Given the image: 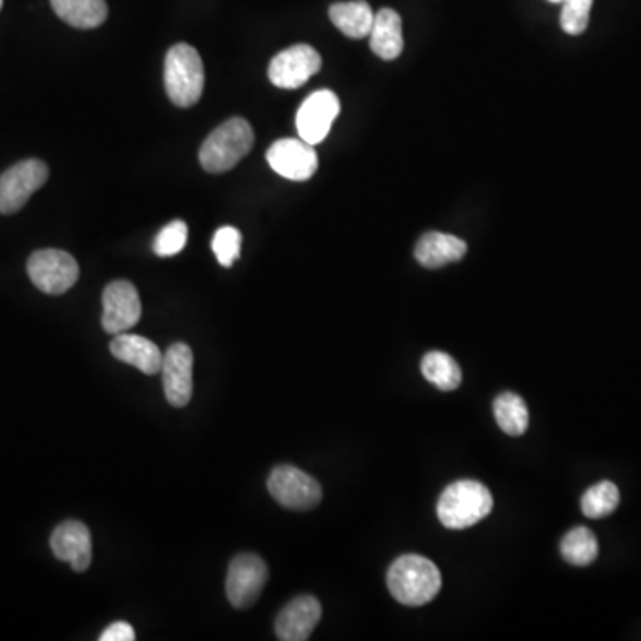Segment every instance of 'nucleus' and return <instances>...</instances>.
I'll return each mask as SVG.
<instances>
[{
    "label": "nucleus",
    "instance_id": "f257e3e1",
    "mask_svg": "<svg viewBox=\"0 0 641 641\" xmlns=\"http://www.w3.org/2000/svg\"><path fill=\"white\" fill-rule=\"evenodd\" d=\"M387 586L392 597L403 606H425L442 589L439 567L419 555H405L395 559L387 572Z\"/></svg>",
    "mask_w": 641,
    "mask_h": 641
},
{
    "label": "nucleus",
    "instance_id": "f03ea898",
    "mask_svg": "<svg viewBox=\"0 0 641 641\" xmlns=\"http://www.w3.org/2000/svg\"><path fill=\"white\" fill-rule=\"evenodd\" d=\"M494 497L483 483L460 479L446 488L437 505V515L448 530H467L490 515Z\"/></svg>",
    "mask_w": 641,
    "mask_h": 641
},
{
    "label": "nucleus",
    "instance_id": "7ed1b4c3",
    "mask_svg": "<svg viewBox=\"0 0 641 641\" xmlns=\"http://www.w3.org/2000/svg\"><path fill=\"white\" fill-rule=\"evenodd\" d=\"M256 134L245 118H230L214 129L200 149V163L209 174H225L250 154Z\"/></svg>",
    "mask_w": 641,
    "mask_h": 641
},
{
    "label": "nucleus",
    "instance_id": "20e7f679",
    "mask_svg": "<svg viewBox=\"0 0 641 641\" xmlns=\"http://www.w3.org/2000/svg\"><path fill=\"white\" fill-rule=\"evenodd\" d=\"M205 86L202 58L194 47L179 44L166 54L165 87L177 107H191L202 98Z\"/></svg>",
    "mask_w": 641,
    "mask_h": 641
},
{
    "label": "nucleus",
    "instance_id": "39448f33",
    "mask_svg": "<svg viewBox=\"0 0 641 641\" xmlns=\"http://www.w3.org/2000/svg\"><path fill=\"white\" fill-rule=\"evenodd\" d=\"M31 282L45 295H64L78 284L79 264L70 253L56 248L34 251L27 261Z\"/></svg>",
    "mask_w": 641,
    "mask_h": 641
},
{
    "label": "nucleus",
    "instance_id": "423d86ee",
    "mask_svg": "<svg viewBox=\"0 0 641 641\" xmlns=\"http://www.w3.org/2000/svg\"><path fill=\"white\" fill-rule=\"evenodd\" d=\"M268 490L278 505L289 510H312L323 499V488L295 465H278L268 477Z\"/></svg>",
    "mask_w": 641,
    "mask_h": 641
},
{
    "label": "nucleus",
    "instance_id": "0eeeda50",
    "mask_svg": "<svg viewBox=\"0 0 641 641\" xmlns=\"http://www.w3.org/2000/svg\"><path fill=\"white\" fill-rule=\"evenodd\" d=\"M49 179L44 161L27 159L0 175V214H15Z\"/></svg>",
    "mask_w": 641,
    "mask_h": 641
},
{
    "label": "nucleus",
    "instance_id": "6e6552de",
    "mask_svg": "<svg viewBox=\"0 0 641 641\" xmlns=\"http://www.w3.org/2000/svg\"><path fill=\"white\" fill-rule=\"evenodd\" d=\"M270 579V570L261 556L239 555L232 559L228 567L225 590L232 606L237 609L250 608Z\"/></svg>",
    "mask_w": 641,
    "mask_h": 641
},
{
    "label": "nucleus",
    "instance_id": "1a4fd4ad",
    "mask_svg": "<svg viewBox=\"0 0 641 641\" xmlns=\"http://www.w3.org/2000/svg\"><path fill=\"white\" fill-rule=\"evenodd\" d=\"M102 305H104L102 327L111 335L134 329L143 313L138 289L127 280H116L107 285L102 295Z\"/></svg>",
    "mask_w": 641,
    "mask_h": 641
},
{
    "label": "nucleus",
    "instance_id": "9d476101",
    "mask_svg": "<svg viewBox=\"0 0 641 641\" xmlns=\"http://www.w3.org/2000/svg\"><path fill=\"white\" fill-rule=\"evenodd\" d=\"M321 56L310 45H293L271 59V83L282 90H298L321 70Z\"/></svg>",
    "mask_w": 641,
    "mask_h": 641
},
{
    "label": "nucleus",
    "instance_id": "9b49d317",
    "mask_svg": "<svg viewBox=\"0 0 641 641\" xmlns=\"http://www.w3.org/2000/svg\"><path fill=\"white\" fill-rule=\"evenodd\" d=\"M341 112V102L330 90L312 93L301 104L296 115V129L301 140L309 145H319L330 134L333 121Z\"/></svg>",
    "mask_w": 641,
    "mask_h": 641
},
{
    "label": "nucleus",
    "instance_id": "f8f14e48",
    "mask_svg": "<svg viewBox=\"0 0 641 641\" xmlns=\"http://www.w3.org/2000/svg\"><path fill=\"white\" fill-rule=\"evenodd\" d=\"M268 163L284 179L305 182L318 171V152L301 140H278L268 150Z\"/></svg>",
    "mask_w": 641,
    "mask_h": 641
},
{
    "label": "nucleus",
    "instance_id": "ddd939ff",
    "mask_svg": "<svg viewBox=\"0 0 641 641\" xmlns=\"http://www.w3.org/2000/svg\"><path fill=\"white\" fill-rule=\"evenodd\" d=\"M163 385L169 405H188L193 395V352L188 344L177 343L168 347L163 357Z\"/></svg>",
    "mask_w": 641,
    "mask_h": 641
},
{
    "label": "nucleus",
    "instance_id": "4468645a",
    "mask_svg": "<svg viewBox=\"0 0 641 641\" xmlns=\"http://www.w3.org/2000/svg\"><path fill=\"white\" fill-rule=\"evenodd\" d=\"M50 549L56 558L72 565L75 572H86L92 565V535L83 522L64 521L59 524L50 536Z\"/></svg>",
    "mask_w": 641,
    "mask_h": 641
},
{
    "label": "nucleus",
    "instance_id": "2eb2a0df",
    "mask_svg": "<svg viewBox=\"0 0 641 641\" xmlns=\"http://www.w3.org/2000/svg\"><path fill=\"white\" fill-rule=\"evenodd\" d=\"M321 615H323L321 603L312 595H299L293 598L276 617V638L282 641L309 640L321 620Z\"/></svg>",
    "mask_w": 641,
    "mask_h": 641
},
{
    "label": "nucleus",
    "instance_id": "dca6fc26",
    "mask_svg": "<svg viewBox=\"0 0 641 641\" xmlns=\"http://www.w3.org/2000/svg\"><path fill=\"white\" fill-rule=\"evenodd\" d=\"M109 349H111L112 357L118 358L120 363L129 364L149 377H154L163 369L165 353L161 352L157 344L152 343L143 335L118 333L109 344Z\"/></svg>",
    "mask_w": 641,
    "mask_h": 641
},
{
    "label": "nucleus",
    "instance_id": "f3484780",
    "mask_svg": "<svg viewBox=\"0 0 641 641\" xmlns=\"http://www.w3.org/2000/svg\"><path fill=\"white\" fill-rule=\"evenodd\" d=\"M465 253H467V242L442 232H428L420 237L415 247V259L428 270H439L444 265L462 261Z\"/></svg>",
    "mask_w": 641,
    "mask_h": 641
},
{
    "label": "nucleus",
    "instance_id": "a211bd4d",
    "mask_svg": "<svg viewBox=\"0 0 641 641\" xmlns=\"http://www.w3.org/2000/svg\"><path fill=\"white\" fill-rule=\"evenodd\" d=\"M369 38H371V50L377 54L378 58L385 59V61L400 58L403 45H405L401 16L391 8L378 11Z\"/></svg>",
    "mask_w": 641,
    "mask_h": 641
},
{
    "label": "nucleus",
    "instance_id": "6ab92c4d",
    "mask_svg": "<svg viewBox=\"0 0 641 641\" xmlns=\"http://www.w3.org/2000/svg\"><path fill=\"white\" fill-rule=\"evenodd\" d=\"M330 20L347 38H366L371 34L375 13L366 0L337 2L330 8Z\"/></svg>",
    "mask_w": 641,
    "mask_h": 641
},
{
    "label": "nucleus",
    "instance_id": "aec40b11",
    "mask_svg": "<svg viewBox=\"0 0 641 641\" xmlns=\"http://www.w3.org/2000/svg\"><path fill=\"white\" fill-rule=\"evenodd\" d=\"M59 19L78 29H95L107 19L106 0H50Z\"/></svg>",
    "mask_w": 641,
    "mask_h": 641
},
{
    "label": "nucleus",
    "instance_id": "412c9836",
    "mask_svg": "<svg viewBox=\"0 0 641 641\" xmlns=\"http://www.w3.org/2000/svg\"><path fill=\"white\" fill-rule=\"evenodd\" d=\"M494 415L499 428L510 437H521L530 428V411H527L526 401L515 392H502L497 395L494 400Z\"/></svg>",
    "mask_w": 641,
    "mask_h": 641
},
{
    "label": "nucleus",
    "instance_id": "4be33fe9",
    "mask_svg": "<svg viewBox=\"0 0 641 641\" xmlns=\"http://www.w3.org/2000/svg\"><path fill=\"white\" fill-rule=\"evenodd\" d=\"M423 377L444 392L456 391L462 383V371L453 357L444 352H429L420 363Z\"/></svg>",
    "mask_w": 641,
    "mask_h": 641
},
{
    "label": "nucleus",
    "instance_id": "5701e85b",
    "mask_svg": "<svg viewBox=\"0 0 641 641\" xmlns=\"http://www.w3.org/2000/svg\"><path fill=\"white\" fill-rule=\"evenodd\" d=\"M565 561L574 567H589L598 556L597 536L589 527L579 526L570 530L559 545Z\"/></svg>",
    "mask_w": 641,
    "mask_h": 641
},
{
    "label": "nucleus",
    "instance_id": "b1692460",
    "mask_svg": "<svg viewBox=\"0 0 641 641\" xmlns=\"http://www.w3.org/2000/svg\"><path fill=\"white\" fill-rule=\"evenodd\" d=\"M620 492L613 482H601L590 487L581 497V511L589 519H604L617 510Z\"/></svg>",
    "mask_w": 641,
    "mask_h": 641
},
{
    "label": "nucleus",
    "instance_id": "393cba45",
    "mask_svg": "<svg viewBox=\"0 0 641 641\" xmlns=\"http://www.w3.org/2000/svg\"><path fill=\"white\" fill-rule=\"evenodd\" d=\"M241 232L234 227L217 228L213 237V251L223 268H232L241 256Z\"/></svg>",
    "mask_w": 641,
    "mask_h": 641
},
{
    "label": "nucleus",
    "instance_id": "a878e982",
    "mask_svg": "<svg viewBox=\"0 0 641 641\" xmlns=\"http://www.w3.org/2000/svg\"><path fill=\"white\" fill-rule=\"evenodd\" d=\"M186 242H188V225L182 219H175L155 237L154 251L159 257H174L186 248Z\"/></svg>",
    "mask_w": 641,
    "mask_h": 641
},
{
    "label": "nucleus",
    "instance_id": "bb28decb",
    "mask_svg": "<svg viewBox=\"0 0 641 641\" xmlns=\"http://www.w3.org/2000/svg\"><path fill=\"white\" fill-rule=\"evenodd\" d=\"M593 0H563L561 10V27L565 33L578 36L589 27L590 11Z\"/></svg>",
    "mask_w": 641,
    "mask_h": 641
},
{
    "label": "nucleus",
    "instance_id": "cd10ccee",
    "mask_svg": "<svg viewBox=\"0 0 641 641\" xmlns=\"http://www.w3.org/2000/svg\"><path fill=\"white\" fill-rule=\"evenodd\" d=\"M135 638L131 624L115 622L102 632L100 641H132Z\"/></svg>",
    "mask_w": 641,
    "mask_h": 641
},
{
    "label": "nucleus",
    "instance_id": "c85d7f7f",
    "mask_svg": "<svg viewBox=\"0 0 641 641\" xmlns=\"http://www.w3.org/2000/svg\"><path fill=\"white\" fill-rule=\"evenodd\" d=\"M549 2H553V4H558V2H563V0H549Z\"/></svg>",
    "mask_w": 641,
    "mask_h": 641
},
{
    "label": "nucleus",
    "instance_id": "c756f323",
    "mask_svg": "<svg viewBox=\"0 0 641 641\" xmlns=\"http://www.w3.org/2000/svg\"><path fill=\"white\" fill-rule=\"evenodd\" d=\"M2 4H4V0H0V10H2Z\"/></svg>",
    "mask_w": 641,
    "mask_h": 641
}]
</instances>
